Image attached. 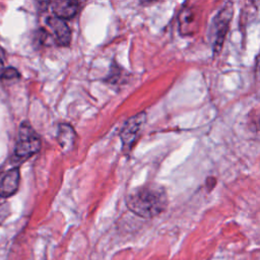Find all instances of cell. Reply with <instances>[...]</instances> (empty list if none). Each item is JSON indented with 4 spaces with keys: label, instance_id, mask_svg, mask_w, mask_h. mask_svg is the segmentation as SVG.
I'll list each match as a JSON object with an SVG mask.
<instances>
[{
    "label": "cell",
    "instance_id": "6",
    "mask_svg": "<svg viewBox=\"0 0 260 260\" xmlns=\"http://www.w3.org/2000/svg\"><path fill=\"white\" fill-rule=\"evenodd\" d=\"M20 174L17 168L6 171L0 177V197H10L17 190L19 186Z\"/></svg>",
    "mask_w": 260,
    "mask_h": 260
},
{
    "label": "cell",
    "instance_id": "5",
    "mask_svg": "<svg viewBox=\"0 0 260 260\" xmlns=\"http://www.w3.org/2000/svg\"><path fill=\"white\" fill-rule=\"evenodd\" d=\"M46 22L52 30L57 44L59 46H68L71 41V30L65 20L56 16H49Z\"/></svg>",
    "mask_w": 260,
    "mask_h": 260
},
{
    "label": "cell",
    "instance_id": "11",
    "mask_svg": "<svg viewBox=\"0 0 260 260\" xmlns=\"http://www.w3.org/2000/svg\"><path fill=\"white\" fill-rule=\"evenodd\" d=\"M4 61H5V54H4L3 49L0 47V72L3 70Z\"/></svg>",
    "mask_w": 260,
    "mask_h": 260
},
{
    "label": "cell",
    "instance_id": "4",
    "mask_svg": "<svg viewBox=\"0 0 260 260\" xmlns=\"http://www.w3.org/2000/svg\"><path fill=\"white\" fill-rule=\"evenodd\" d=\"M232 18V7L225 6L221 9L214 18V51H219L223 40L225 38L226 30L229 28V23Z\"/></svg>",
    "mask_w": 260,
    "mask_h": 260
},
{
    "label": "cell",
    "instance_id": "8",
    "mask_svg": "<svg viewBox=\"0 0 260 260\" xmlns=\"http://www.w3.org/2000/svg\"><path fill=\"white\" fill-rule=\"evenodd\" d=\"M75 137L76 135L74 129L69 124L62 123L59 125L57 141L64 150H69L72 148V146L74 145Z\"/></svg>",
    "mask_w": 260,
    "mask_h": 260
},
{
    "label": "cell",
    "instance_id": "7",
    "mask_svg": "<svg viewBox=\"0 0 260 260\" xmlns=\"http://www.w3.org/2000/svg\"><path fill=\"white\" fill-rule=\"evenodd\" d=\"M50 6L55 16L61 19L71 18L78 11V2L76 1L58 0V1L51 2Z\"/></svg>",
    "mask_w": 260,
    "mask_h": 260
},
{
    "label": "cell",
    "instance_id": "9",
    "mask_svg": "<svg viewBox=\"0 0 260 260\" xmlns=\"http://www.w3.org/2000/svg\"><path fill=\"white\" fill-rule=\"evenodd\" d=\"M180 29L182 34H188L193 30L195 23V13L191 8H185L180 13Z\"/></svg>",
    "mask_w": 260,
    "mask_h": 260
},
{
    "label": "cell",
    "instance_id": "1",
    "mask_svg": "<svg viewBox=\"0 0 260 260\" xmlns=\"http://www.w3.org/2000/svg\"><path fill=\"white\" fill-rule=\"evenodd\" d=\"M126 205L134 214L143 218H152L166 210L167 192L160 185L147 183L134 188L127 194Z\"/></svg>",
    "mask_w": 260,
    "mask_h": 260
},
{
    "label": "cell",
    "instance_id": "3",
    "mask_svg": "<svg viewBox=\"0 0 260 260\" xmlns=\"http://www.w3.org/2000/svg\"><path fill=\"white\" fill-rule=\"evenodd\" d=\"M145 113H139L128 119L122 126L120 130V138L122 141L123 150L125 152L130 151L138 140L145 124Z\"/></svg>",
    "mask_w": 260,
    "mask_h": 260
},
{
    "label": "cell",
    "instance_id": "2",
    "mask_svg": "<svg viewBox=\"0 0 260 260\" xmlns=\"http://www.w3.org/2000/svg\"><path fill=\"white\" fill-rule=\"evenodd\" d=\"M41 149V137L26 121L19 126L14 154L20 158L34 155Z\"/></svg>",
    "mask_w": 260,
    "mask_h": 260
},
{
    "label": "cell",
    "instance_id": "10",
    "mask_svg": "<svg viewBox=\"0 0 260 260\" xmlns=\"http://www.w3.org/2000/svg\"><path fill=\"white\" fill-rule=\"evenodd\" d=\"M0 77L3 78V79H14V78H18L19 77V73H18V71L15 68L7 67V68H4L1 71Z\"/></svg>",
    "mask_w": 260,
    "mask_h": 260
}]
</instances>
